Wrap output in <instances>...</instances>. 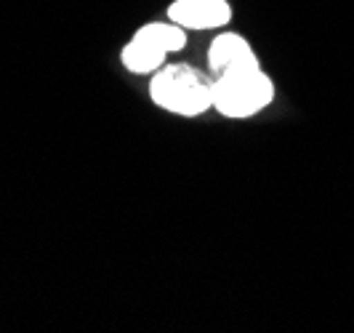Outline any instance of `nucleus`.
<instances>
[{"label":"nucleus","instance_id":"nucleus-1","mask_svg":"<svg viewBox=\"0 0 354 333\" xmlns=\"http://www.w3.org/2000/svg\"><path fill=\"white\" fill-rule=\"evenodd\" d=\"M274 99V83L261 70L259 56L243 59L213 75V109L224 118L243 120L261 112Z\"/></svg>","mask_w":354,"mask_h":333},{"label":"nucleus","instance_id":"nucleus-2","mask_svg":"<svg viewBox=\"0 0 354 333\" xmlns=\"http://www.w3.org/2000/svg\"><path fill=\"white\" fill-rule=\"evenodd\" d=\"M149 96L174 115L195 118L213 107V80L189 64H162L152 75Z\"/></svg>","mask_w":354,"mask_h":333},{"label":"nucleus","instance_id":"nucleus-3","mask_svg":"<svg viewBox=\"0 0 354 333\" xmlns=\"http://www.w3.org/2000/svg\"><path fill=\"white\" fill-rule=\"evenodd\" d=\"M168 19L184 30H218L232 21L230 0H174Z\"/></svg>","mask_w":354,"mask_h":333},{"label":"nucleus","instance_id":"nucleus-4","mask_svg":"<svg viewBox=\"0 0 354 333\" xmlns=\"http://www.w3.org/2000/svg\"><path fill=\"white\" fill-rule=\"evenodd\" d=\"M171 53H165L162 48H158L155 43H149L147 37H142L139 33L131 37L120 51V62L128 72L133 75H155V72L165 64Z\"/></svg>","mask_w":354,"mask_h":333},{"label":"nucleus","instance_id":"nucleus-5","mask_svg":"<svg viewBox=\"0 0 354 333\" xmlns=\"http://www.w3.org/2000/svg\"><path fill=\"white\" fill-rule=\"evenodd\" d=\"M250 56H256V51H253V46L243 35H237V33H218V35L213 37L211 46H208V67L216 75V72L227 70V67L243 62V59H250Z\"/></svg>","mask_w":354,"mask_h":333},{"label":"nucleus","instance_id":"nucleus-6","mask_svg":"<svg viewBox=\"0 0 354 333\" xmlns=\"http://www.w3.org/2000/svg\"><path fill=\"white\" fill-rule=\"evenodd\" d=\"M136 33L142 37H147L149 43H155V46L162 48L165 53H176L187 46V30H184L181 24H176V21H171V19L142 24Z\"/></svg>","mask_w":354,"mask_h":333}]
</instances>
